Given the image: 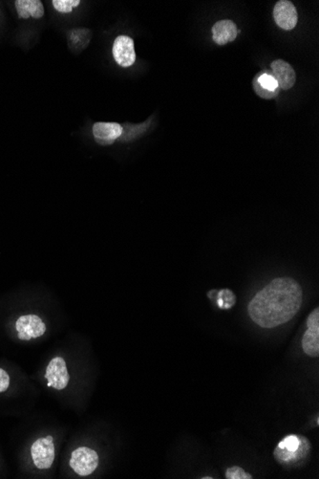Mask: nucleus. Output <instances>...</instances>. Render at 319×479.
I'll return each instance as SVG.
<instances>
[{"mask_svg": "<svg viewBox=\"0 0 319 479\" xmlns=\"http://www.w3.org/2000/svg\"><path fill=\"white\" fill-rule=\"evenodd\" d=\"M54 438L51 435L46 438H39L33 444L31 455L35 465L39 470H47L51 468L55 460Z\"/></svg>", "mask_w": 319, "mask_h": 479, "instance_id": "nucleus-4", "label": "nucleus"}, {"mask_svg": "<svg viewBox=\"0 0 319 479\" xmlns=\"http://www.w3.org/2000/svg\"><path fill=\"white\" fill-rule=\"evenodd\" d=\"M113 57L115 62L122 67H130L136 62L134 42L128 36L117 37L113 44Z\"/></svg>", "mask_w": 319, "mask_h": 479, "instance_id": "nucleus-6", "label": "nucleus"}, {"mask_svg": "<svg viewBox=\"0 0 319 479\" xmlns=\"http://www.w3.org/2000/svg\"><path fill=\"white\" fill-rule=\"evenodd\" d=\"M226 478L227 479H253V476L250 475L248 471L244 470L238 466H233V467L228 468L226 471Z\"/></svg>", "mask_w": 319, "mask_h": 479, "instance_id": "nucleus-16", "label": "nucleus"}, {"mask_svg": "<svg viewBox=\"0 0 319 479\" xmlns=\"http://www.w3.org/2000/svg\"><path fill=\"white\" fill-rule=\"evenodd\" d=\"M257 82L259 83L261 87L264 89L268 90L270 92H275L276 90L280 89L278 87L277 82L271 74L268 73H264V74L258 77Z\"/></svg>", "mask_w": 319, "mask_h": 479, "instance_id": "nucleus-15", "label": "nucleus"}, {"mask_svg": "<svg viewBox=\"0 0 319 479\" xmlns=\"http://www.w3.org/2000/svg\"><path fill=\"white\" fill-rule=\"evenodd\" d=\"M95 140L100 145H111L124 133L122 125L117 123L100 122L95 123L92 128Z\"/></svg>", "mask_w": 319, "mask_h": 479, "instance_id": "nucleus-9", "label": "nucleus"}, {"mask_svg": "<svg viewBox=\"0 0 319 479\" xmlns=\"http://www.w3.org/2000/svg\"><path fill=\"white\" fill-rule=\"evenodd\" d=\"M238 30L235 22L230 19L219 20L212 27L213 40L218 45L233 42L237 37Z\"/></svg>", "mask_w": 319, "mask_h": 479, "instance_id": "nucleus-12", "label": "nucleus"}, {"mask_svg": "<svg viewBox=\"0 0 319 479\" xmlns=\"http://www.w3.org/2000/svg\"><path fill=\"white\" fill-rule=\"evenodd\" d=\"M70 467L80 476L91 475L99 465V455L92 448L80 447L72 453Z\"/></svg>", "mask_w": 319, "mask_h": 479, "instance_id": "nucleus-3", "label": "nucleus"}, {"mask_svg": "<svg viewBox=\"0 0 319 479\" xmlns=\"http://www.w3.org/2000/svg\"><path fill=\"white\" fill-rule=\"evenodd\" d=\"M253 87H255V92L257 93L258 96L264 98V99H273V98L276 97V94L280 92V89L276 90L275 92H270L268 90L264 89V88L260 87L256 79L253 82Z\"/></svg>", "mask_w": 319, "mask_h": 479, "instance_id": "nucleus-17", "label": "nucleus"}, {"mask_svg": "<svg viewBox=\"0 0 319 479\" xmlns=\"http://www.w3.org/2000/svg\"><path fill=\"white\" fill-rule=\"evenodd\" d=\"M304 352L311 358L319 355V309L316 308L308 317L307 330L302 338Z\"/></svg>", "mask_w": 319, "mask_h": 479, "instance_id": "nucleus-5", "label": "nucleus"}, {"mask_svg": "<svg viewBox=\"0 0 319 479\" xmlns=\"http://www.w3.org/2000/svg\"><path fill=\"white\" fill-rule=\"evenodd\" d=\"M273 76L281 89L288 90L295 85L296 76L295 70L283 60H276L271 65Z\"/></svg>", "mask_w": 319, "mask_h": 479, "instance_id": "nucleus-11", "label": "nucleus"}, {"mask_svg": "<svg viewBox=\"0 0 319 479\" xmlns=\"http://www.w3.org/2000/svg\"><path fill=\"white\" fill-rule=\"evenodd\" d=\"M273 17L275 24L287 31L293 30L298 22V15L295 5L287 0H281L275 4Z\"/></svg>", "mask_w": 319, "mask_h": 479, "instance_id": "nucleus-8", "label": "nucleus"}, {"mask_svg": "<svg viewBox=\"0 0 319 479\" xmlns=\"http://www.w3.org/2000/svg\"><path fill=\"white\" fill-rule=\"evenodd\" d=\"M10 385V377L8 373L0 369V393L8 390Z\"/></svg>", "mask_w": 319, "mask_h": 479, "instance_id": "nucleus-18", "label": "nucleus"}, {"mask_svg": "<svg viewBox=\"0 0 319 479\" xmlns=\"http://www.w3.org/2000/svg\"><path fill=\"white\" fill-rule=\"evenodd\" d=\"M302 288L291 277H277L260 290L248 306V315L263 329H273L291 321L300 311Z\"/></svg>", "mask_w": 319, "mask_h": 479, "instance_id": "nucleus-1", "label": "nucleus"}, {"mask_svg": "<svg viewBox=\"0 0 319 479\" xmlns=\"http://www.w3.org/2000/svg\"><path fill=\"white\" fill-rule=\"evenodd\" d=\"M45 378L48 380V387H54L57 390H62L67 387L70 377L64 358L56 357L49 363Z\"/></svg>", "mask_w": 319, "mask_h": 479, "instance_id": "nucleus-7", "label": "nucleus"}, {"mask_svg": "<svg viewBox=\"0 0 319 479\" xmlns=\"http://www.w3.org/2000/svg\"><path fill=\"white\" fill-rule=\"evenodd\" d=\"M52 4L56 11L62 14H69L73 12V9L79 6L80 1V0H54Z\"/></svg>", "mask_w": 319, "mask_h": 479, "instance_id": "nucleus-14", "label": "nucleus"}, {"mask_svg": "<svg viewBox=\"0 0 319 479\" xmlns=\"http://www.w3.org/2000/svg\"><path fill=\"white\" fill-rule=\"evenodd\" d=\"M15 7L19 19H42L44 16V7L40 0H17Z\"/></svg>", "mask_w": 319, "mask_h": 479, "instance_id": "nucleus-13", "label": "nucleus"}, {"mask_svg": "<svg viewBox=\"0 0 319 479\" xmlns=\"http://www.w3.org/2000/svg\"><path fill=\"white\" fill-rule=\"evenodd\" d=\"M311 443L308 438L300 435H290L284 437L275 448V460L284 467H298L307 460Z\"/></svg>", "mask_w": 319, "mask_h": 479, "instance_id": "nucleus-2", "label": "nucleus"}, {"mask_svg": "<svg viewBox=\"0 0 319 479\" xmlns=\"http://www.w3.org/2000/svg\"><path fill=\"white\" fill-rule=\"evenodd\" d=\"M16 329L17 332L26 334L30 341L31 339L42 337L46 332V325L37 315H26L17 320Z\"/></svg>", "mask_w": 319, "mask_h": 479, "instance_id": "nucleus-10", "label": "nucleus"}]
</instances>
